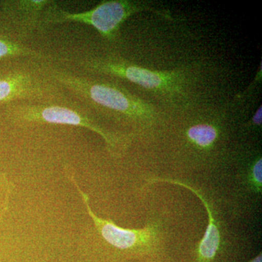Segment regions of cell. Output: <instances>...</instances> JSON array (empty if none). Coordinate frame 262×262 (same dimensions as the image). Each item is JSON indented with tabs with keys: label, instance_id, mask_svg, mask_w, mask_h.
Masks as SVG:
<instances>
[{
	"label": "cell",
	"instance_id": "cell-1",
	"mask_svg": "<svg viewBox=\"0 0 262 262\" xmlns=\"http://www.w3.org/2000/svg\"><path fill=\"white\" fill-rule=\"evenodd\" d=\"M48 70L62 89L75 95L95 111L118 121L146 125L154 122L159 117L153 105L131 94L120 84L50 65Z\"/></svg>",
	"mask_w": 262,
	"mask_h": 262
},
{
	"label": "cell",
	"instance_id": "cell-2",
	"mask_svg": "<svg viewBox=\"0 0 262 262\" xmlns=\"http://www.w3.org/2000/svg\"><path fill=\"white\" fill-rule=\"evenodd\" d=\"M143 11H151L165 18H171L166 12L155 9L141 1H103L93 9L80 13H72L61 8L56 2L51 1L43 11L39 32L58 24H83L96 29L105 40L114 42L119 37L122 24L130 17Z\"/></svg>",
	"mask_w": 262,
	"mask_h": 262
},
{
	"label": "cell",
	"instance_id": "cell-3",
	"mask_svg": "<svg viewBox=\"0 0 262 262\" xmlns=\"http://www.w3.org/2000/svg\"><path fill=\"white\" fill-rule=\"evenodd\" d=\"M5 118L17 125L58 124L84 127L101 136L110 152L124 147L128 136L108 130L100 124L91 111L81 106H69L56 103L15 102L7 104Z\"/></svg>",
	"mask_w": 262,
	"mask_h": 262
},
{
	"label": "cell",
	"instance_id": "cell-4",
	"mask_svg": "<svg viewBox=\"0 0 262 262\" xmlns=\"http://www.w3.org/2000/svg\"><path fill=\"white\" fill-rule=\"evenodd\" d=\"M75 63L87 73L123 79L156 94L182 95L187 84L182 72L149 70L112 53L86 55L76 59Z\"/></svg>",
	"mask_w": 262,
	"mask_h": 262
},
{
	"label": "cell",
	"instance_id": "cell-5",
	"mask_svg": "<svg viewBox=\"0 0 262 262\" xmlns=\"http://www.w3.org/2000/svg\"><path fill=\"white\" fill-rule=\"evenodd\" d=\"M62 90L43 61L32 62L0 75V103L6 105L58 102L64 96Z\"/></svg>",
	"mask_w": 262,
	"mask_h": 262
},
{
	"label": "cell",
	"instance_id": "cell-6",
	"mask_svg": "<svg viewBox=\"0 0 262 262\" xmlns=\"http://www.w3.org/2000/svg\"><path fill=\"white\" fill-rule=\"evenodd\" d=\"M69 179L80 193L88 213L98 233L108 244L121 251L136 253L143 251L154 244L158 237L156 225H149L142 229H125L118 227L112 221L100 218L91 209L89 196L80 189L72 173L69 175Z\"/></svg>",
	"mask_w": 262,
	"mask_h": 262
},
{
	"label": "cell",
	"instance_id": "cell-7",
	"mask_svg": "<svg viewBox=\"0 0 262 262\" xmlns=\"http://www.w3.org/2000/svg\"><path fill=\"white\" fill-rule=\"evenodd\" d=\"M51 0L0 1V32L25 42L36 32Z\"/></svg>",
	"mask_w": 262,
	"mask_h": 262
},
{
	"label": "cell",
	"instance_id": "cell-8",
	"mask_svg": "<svg viewBox=\"0 0 262 262\" xmlns=\"http://www.w3.org/2000/svg\"><path fill=\"white\" fill-rule=\"evenodd\" d=\"M153 182H168L176 185L181 186L189 189L203 203L205 208L208 213V225L207 227L206 233L203 236V239L200 243L198 249V262H212L220 250L221 245V235L220 229L218 228L216 222H215L213 212L211 209L209 203L206 201L204 196L201 193L198 192L195 189L188 185L186 183L179 182V181L172 180V179H153Z\"/></svg>",
	"mask_w": 262,
	"mask_h": 262
},
{
	"label": "cell",
	"instance_id": "cell-9",
	"mask_svg": "<svg viewBox=\"0 0 262 262\" xmlns=\"http://www.w3.org/2000/svg\"><path fill=\"white\" fill-rule=\"evenodd\" d=\"M14 58H28L41 61L48 58L44 53L36 48L0 32V60Z\"/></svg>",
	"mask_w": 262,
	"mask_h": 262
},
{
	"label": "cell",
	"instance_id": "cell-10",
	"mask_svg": "<svg viewBox=\"0 0 262 262\" xmlns=\"http://www.w3.org/2000/svg\"><path fill=\"white\" fill-rule=\"evenodd\" d=\"M189 142L199 149L211 148L219 138L217 127L211 123H198L192 125L187 130Z\"/></svg>",
	"mask_w": 262,
	"mask_h": 262
},
{
	"label": "cell",
	"instance_id": "cell-11",
	"mask_svg": "<svg viewBox=\"0 0 262 262\" xmlns=\"http://www.w3.org/2000/svg\"><path fill=\"white\" fill-rule=\"evenodd\" d=\"M12 184L6 174L0 170V223L9 208Z\"/></svg>",
	"mask_w": 262,
	"mask_h": 262
},
{
	"label": "cell",
	"instance_id": "cell-12",
	"mask_svg": "<svg viewBox=\"0 0 262 262\" xmlns=\"http://www.w3.org/2000/svg\"><path fill=\"white\" fill-rule=\"evenodd\" d=\"M251 182L254 189L258 192H261L262 184V160L261 158H258L253 164L251 168Z\"/></svg>",
	"mask_w": 262,
	"mask_h": 262
},
{
	"label": "cell",
	"instance_id": "cell-13",
	"mask_svg": "<svg viewBox=\"0 0 262 262\" xmlns=\"http://www.w3.org/2000/svg\"><path fill=\"white\" fill-rule=\"evenodd\" d=\"M261 120H262V107L261 106H259L257 111L253 115L252 119H251V123L252 125L256 127L261 126Z\"/></svg>",
	"mask_w": 262,
	"mask_h": 262
},
{
	"label": "cell",
	"instance_id": "cell-14",
	"mask_svg": "<svg viewBox=\"0 0 262 262\" xmlns=\"http://www.w3.org/2000/svg\"><path fill=\"white\" fill-rule=\"evenodd\" d=\"M249 262H262V256L261 253H260V254H258L256 257H255L254 258H253L251 261H250Z\"/></svg>",
	"mask_w": 262,
	"mask_h": 262
}]
</instances>
